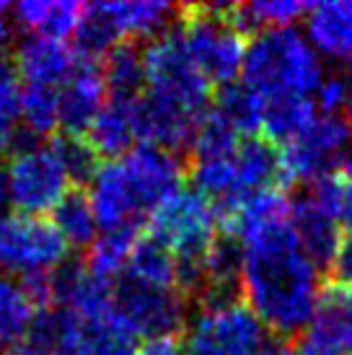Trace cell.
Wrapping results in <instances>:
<instances>
[{"instance_id":"6da1fadb","label":"cell","mask_w":352,"mask_h":355,"mask_svg":"<svg viewBox=\"0 0 352 355\" xmlns=\"http://www.w3.org/2000/svg\"><path fill=\"white\" fill-rule=\"evenodd\" d=\"M241 291L246 306L274 337L288 340L308 327L322 301L324 277L298 244L293 220L244 247Z\"/></svg>"},{"instance_id":"7a4b0ae2","label":"cell","mask_w":352,"mask_h":355,"mask_svg":"<svg viewBox=\"0 0 352 355\" xmlns=\"http://www.w3.org/2000/svg\"><path fill=\"white\" fill-rule=\"evenodd\" d=\"M238 76L241 86L264 104L288 96H311L322 83L324 68L306 34L288 26L249 37Z\"/></svg>"},{"instance_id":"3957f363","label":"cell","mask_w":352,"mask_h":355,"mask_svg":"<svg viewBox=\"0 0 352 355\" xmlns=\"http://www.w3.org/2000/svg\"><path fill=\"white\" fill-rule=\"evenodd\" d=\"M228 3H197L179 6V37L195 68L210 86H228L241 73L246 52V37L234 26Z\"/></svg>"},{"instance_id":"277c9868","label":"cell","mask_w":352,"mask_h":355,"mask_svg":"<svg viewBox=\"0 0 352 355\" xmlns=\"http://www.w3.org/2000/svg\"><path fill=\"white\" fill-rule=\"evenodd\" d=\"M146 96L202 122L213 104V86L195 68L179 29L166 31L143 47Z\"/></svg>"},{"instance_id":"5b68a950","label":"cell","mask_w":352,"mask_h":355,"mask_svg":"<svg viewBox=\"0 0 352 355\" xmlns=\"http://www.w3.org/2000/svg\"><path fill=\"white\" fill-rule=\"evenodd\" d=\"M352 153V132L337 114H316L311 125L280 150V184L316 182L334 174Z\"/></svg>"},{"instance_id":"8992f818","label":"cell","mask_w":352,"mask_h":355,"mask_svg":"<svg viewBox=\"0 0 352 355\" xmlns=\"http://www.w3.org/2000/svg\"><path fill=\"white\" fill-rule=\"evenodd\" d=\"M68 262V244L52 220L24 213L0 218V272L10 277L49 275Z\"/></svg>"},{"instance_id":"52a82bcc","label":"cell","mask_w":352,"mask_h":355,"mask_svg":"<svg viewBox=\"0 0 352 355\" xmlns=\"http://www.w3.org/2000/svg\"><path fill=\"white\" fill-rule=\"evenodd\" d=\"M10 205L24 216L52 213L60 200L73 189L68 171L52 146H29L10 156L6 168Z\"/></svg>"},{"instance_id":"ba28073f","label":"cell","mask_w":352,"mask_h":355,"mask_svg":"<svg viewBox=\"0 0 352 355\" xmlns=\"http://www.w3.org/2000/svg\"><path fill=\"white\" fill-rule=\"evenodd\" d=\"M186 301L176 288H150L127 275L112 283V309L135 337H179L186 329Z\"/></svg>"},{"instance_id":"9c48e42d","label":"cell","mask_w":352,"mask_h":355,"mask_svg":"<svg viewBox=\"0 0 352 355\" xmlns=\"http://www.w3.org/2000/svg\"><path fill=\"white\" fill-rule=\"evenodd\" d=\"M117 161L125 184L143 218L150 216L164 200L184 187V158L176 153H168L156 146H135Z\"/></svg>"},{"instance_id":"30bf717a","label":"cell","mask_w":352,"mask_h":355,"mask_svg":"<svg viewBox=\"0 0 352 355\" xmlns=\"http://www.w3.org/2000/svg\"><path fill=\"white\" fill-rule=\"evenodd\" d=\"M298 355H352V291L324 288L316 314L298 335Z\"/></svg>"},{"instance_id":"8fae6325","label":"cell","mask_w":352,"mask_h":355,"mask_svg":"<svg viewBox=\"0 0 352 355\" xmlns=\"http://www.w3.org/2000/svg\"><path fill=\"white\" fill-rule=\"evenodd\" d=\"M186 327L205 337L218 355H254L267 343V329L244 301L223 309H200Z\"/></svg>"},{"instance_id":"7c38bea8","label":"cell","mask_w":352,"mask_h":355,"mask_svg":"<svg viewBox=\"0 0 352 355\" xmlns=\"http://www.w3.org/2000/svg\"><path fill=\"white\" fill-rule=\"evenodd\" d=\"M107 83L101 62L80 60L60 91V128L62 135L86 138L88 128L94 125L98 112L107 107Z\"/></svg>"},{"instance_id":"4fadbf2b","label":"cell","mask_w":352,"mask_h":355,"mask_svg":"<svg viewBox=\"0 0 352 355\" xmlns=\"http://www.w3.org/2000/svg\"><path fill=\"white\" fill-rule=\"evenodd\" d=\"M52 309H65L80 319H101L112 311V283L98 280L83 262H62L49 272Z\"/></svg>"},{"instance_id":"5bb4252c","label":"cell","mask_w":352,"mask_h":355,"mask_svg":"<svg viewBox=\"0 0 352 355\" xmlns=\"http://www.w3.org/2000/svg\"><path fill=\"white\" fill-rule=\"evenodd\" d=\"M78 62L80 58L68 42L37 37V34L24 37L13 52V68L21 80H26V86L55 89L73 76Z\"/></svg>"},{"instance_id":"9a60e30c","label":"cell","mask_w":352,"mask_h":355,"mask_svg":"<svg viewBox=\"0 0 352 355\" xmlns=\"http://www.w3.org/2000/svg\"><path fill=\"white\" fill-rule=\"evenodd\" d=\"M306 40L316 55L347 60L352 55V0L313 3L306 13Z\"/></svg>"},{"instance_id":"2e32d148","label":"cell","mask_w":352,"mask_h":355,"mask_svg":"<svg viewBox=\"0 0 352 355\" xmlns=\"http://www.w3.org/2000/svg\"><path fill=\"white\" fill-rule=\"evenodd\" d=\"M114 29L125 42L143 37L156 40L161 34L171 31L168 26L179 21V6L164 0H122V3H101Z\"/></svg>"},{"instance_id":"e0dca14e","label":"cell","mask_w":352,"mask_h":355,"mask_svg":"<svg viewBox=\"0 0 352 355\" xmlns=\"http://www.w3.org/2000/svg\"><path fill=\"white\" fill-rule=\"evenodd\" d=\"M10 10L24 31L65 42V37L76 34L86 6L76 0H24Z\"/></svg>"},{"instance_id":"ac0fdd59","label":"cell","mask_w":352,"mask_h":355,"mask_svg":"<svg viewBox=\"0 0 352 355\" xmlns=\"http://www.w3.org/2000/svg\"><path fill=\"white\" fill-rule=\"evenodd\" d=\"M234 171L244 200L264 189H274V184H280V150L259 135L241 138L234 153Z\"/></svg>"},{"instance_id":"d6986e66","label":"cell","mask_w":352,"mask_h":355,"mask_svg":"<svg viewBox=\"0 0 352 355\" xmlns=\"http://www.w3.org/2000/svg\"><path fill=\"white\" fill-rule=\"evenodd\" d=\"M290 220H293L295 239H298V244L306 254L311 257L316 265H332L337 247L342 241V228L337 226L326 213H322L306 195L293 200Z\"/></svg>"},{"instance_id":"ffe728a7","label":"cell","mask_w":352,"mask_h":355,"mask_svg":"<svg viewBox=\"0 0 352 355\" xmlns=\"http://www.w3.org/2000/svg\"><path fill=\"white\" fill-rule=\"evenodd\" d=\"M88 146L94 148L101 161H117L125 153L135 148V125H132V109L130 104L109 101L107 107L98 112L94 125L86 132Z\"/></svg>"},{"instance_id":"44dd1931","label":"cell","mask_w":352,"mask_h":355,"mask_svg":"<svg viewBox=\"0 0 352 355\" xmlns=\"http://www.w3.org/2000/svg\"><path fill=\"white\" fill-rule=\"evenodd\" d=\"M101 70H104V83H107V94L112 96V101L132 104L143 96L146 65H143V50L135 42H119L104 58Z\"/></svg>"},{"instance_id":"7402d4cb","label":"cell","mask_w":352,"mask_h":355,"mask_svg":"<svg viewBox=\"0 0 352 355\" xmlns=\"http://www.w3.org/2000/svg\"><path fill=\"white\" fill-rule=\"evenodd\" d=\"M311 3L303 0H254L238 3L231 8V21L244 37H254L259 31L288 29L295 21L306 19Z\"/></svg>"},{"instance_id":"603a6c76","label":"cell","mask_w":352,"mask_h":355,"mask_svg":"<svg viewBox=\"0 0 352 355\" xmlns=\"http://www.w3.org/2000/svg\"><path fill=\"white\" fill-rule=\"evenodd\" d=\"M37 319V309L31 304L26 288L19 277L0 272V345L16 347L26 343Z\"/></svg>"},{"instance_id":"cb8c5ba5","label":"cell","mask_w":352,"mask_h":355,"mask_svg":"<svg viewBox=\"0 0 352 355\" xmlns=\"http://www.w3.org/2000/svg\"><path fill=\"white\" fill-rule=\"evenodd\" d=\"M319 114L313 96H288V99L264 101L262 132L270 143H290L298 138Z\"/></svg>"},{"instance_id":"d4e9b609","label":"cell","mask_w":352,"mask_h":355,"mask_svg":"<svg viewBox=\"0 0 352 355\" xmlns=\"http://www.w3.org/2000/svg\"><path fill=\"white\" fill-rule=\"evenodd\" d=\"M13 60L0 52V158L16 156L29 148V135L19 128L21 83Z\"/></svg>"},{"instance_id":"484cf974","label":"cell","mask_w":352,"mask_h":355,"mask_svg":"<svg viewBox=\"0 0 352 355\" xmlns=\"http://www.w3.org/2000/svg\"><path fill=\"white\" fill-rule=\"evenodd\" d=\"M52 226L58 228V234L68 244V249L91 247L96 241L98 223L94 216V207H91V200H88V192H83L80 187L70 189L52 210Z\"/></svg>"},{"instance_id":"4316f807","label":"cell","mask_w":352,"mask_h":355,"mask_svg":"<svg viewBox=\"0 0 352 355\" xmlns=\"http://www.w3.org/2000/svg\"><path fill=\"white\" fill-rule=\"evenodd\" d=\"M125 275L150 288H176L174 254L150 234L137 236L135 247L130 252Z\"/></svg>"},{"instance_id":"83f0119b","label":"cell","mask_w":352,"mask_h":355,"mask_svg":"<svg viewBox=\"0 0 352 355\" xmlns=\"http://www.w3.org/2000/svg\"><path fill=\"white\" fill-rule=\"evenodd\" d=\"M137 236H140V231H130V228H125V231H104V236H96V241L88 247V257L83 265L98 280L114 283L127 270L130 252L135 247Z\"/></svg>"},{"instance_id":"f1b7e54d","label":"cell","mask_w":352,"mask_h":355,"mask_svg":"<svg viewBox=\"0 0 352 355\" xmlns=\"http://www.w3.org/2000/svg\"><path fill=\"white\" fill-rule=\"evenodd\" d=\"M21 130L34 138H55L60 128V91L47 86H26L21 89L19 104Z\"/></svg>"},{"instance_id":"f546056e","label":"cell","mask_w":352,"mask_h":355,"mask_svg":"<svg viewBox=\"0 0 352 355\" xmlns=\"http://www.w3.org/2000/svg\"><path fill=\"white\" fill-rule=\"evenodd\" d=\"M262 99L241 83L223 86L215 94V104H213V112H218L238 135H246V138H254L262 130Z\"/></svg>"},{"instance_id":"4dcf8cb0","label":"cell","mask_w":352,"mask_h":355,"mask_svg":"<svg viewBox=\"0 0 352 355\" xmlns=\"http://www.w3.org/2000/svg\"><path fill=\"white\" fill-rule=\"evenodd\" d=\"M241 143V135L225 122L218 112H207V117L200 122L195 132L192 148H189V161H215V158L234 156Z\"/></svg>"},{"instance_id":"1f68e13d","label":"cell","mask_w":352,"mask_h":355,"mask_svg":"<svg viewBox=\"0 0 352 355\" xmlns=\"http://www.w3.org/2000/svg\"><path fill=\"white\" fill-rule=\"evenodd\" d=\"M306 198L311 200L313 205L322 213L332 218L340 228L352 231V182L337 174L322 177L308 184Z\"/></svg>"},{"instance_id":"d6a6232c","label":"cell","mask_w":352,"mask_h":355,"mask_svg":"<svg viewBox=\"0 0 352 355\" xmlns=\"http://www.w3.org/2000/svg\"><path fill=\"white\" fill-rule=\"evenodd\" d=\"M55 153L60 156L62 161V166L68 171L70 182H73V187H80L88 184L94 174L98 171L101 166V158L94 153V148L88 146L86 138H76V135H55L52 143H49Z\"/></svg>"},{"instance_id":"836d02e7","label":"cell","mask_w":352,"mask_h":355,"mask_svg":"<svg viewBox=\"0 0 352 355\" xmlns=\"http://www.w3.org/2000/svg\"><path fill=\"white\" fill-rule=\"evenodd\" d=\"M350 94V83L340 73L324 76L319 89L313 91V104L319 109V114H337L344 107V99Z\"/></svg>"},{"instance_id":"e575fe53","label":"cell","mask_w":352,"mask_h":355,"mask_svg":"<svg viewBox=\"0 0 352 355\" xmlns=\"http://www.w3.org/2000/svg\"><path fill=\"white\" fill-rule=\"evenodd\" d=\"M329 275L334 277V286L352 291V231L342 234L337 254H334L332 265H329Z\"/></svg>"},{"instance_id":"d590c367","label":"cell","mask_w":352,"mask_h":355,"mask_svg":"<svg viewBox=\"0 0 352 355\" xmlns=\"http://www.w3.org/2000/svg\"><path fill=\"white\" fill-rule=\"evenodd\" d=\"M137 355H184V343L179 337H153L137 347Z\"/></svg>"},{"instance_id":"8d00e7d4","label":"cell","mask_w":352,"mask_h":355,"mask_svg":"<svg viewBox=\"0 0 352 355\" xmlns=\"http://www.w3.org/2000/svg\"><path fill=\"white\" fill-rule=\"evenodd\" d=\"M254 355H298V350H295L288 340H280V337H274V340H267L259 350H256Z\"/></svg>"},{"instance_id":"74e56055","label":"cell","mask_w":352,"mask_h":355,"mask_svg":"<svg viewBox=\"0 0 352 355\" xmlns=\"http://www.w3.org/2000/svg\"><path fill=\"white\" fill-rule=\"evenodd\" d=\"M6 355H47L42 347H37V345H31L29 340L26 343H21V345H16V347H8V353Z\"/></svg>"},{"instance_id":"f35d334b","label":"cell","mask_w":352,"mask_h":355,"mask_svg":"<svg viewBox=\"0 0 352 355\" xmlns=\"http://www.w3.org/2000/svg\"><path fill=\"white\" fill-rule=\"evenodd\" d=\"M10 202L8 198V179H6V171L0 168V218H3V213H6V205Z\"/></svg>"},{"instance_id":"ab89813d","label":"cell","mask_w":352,"mask_h":355,"mask_svg":"<svg viewBox=\"0 0 352 355\" xmlns=\"http://www.w3.org/2000/svg\"><path fill=\"white\" fill-rule=\"evenodd\" d=\"M6 10H8V6H6V3H0V47H3L6 40H8V21H6Z\"/></svg>"},{"instance_id":"60d3db41","label":"cell","mask_w":352,"mask_h":355,"mask_svg":"<svg viewBox=\"0 0 352 355\" xmlns=\"http://www.w3.org/2000/svg\"><path fill=\"white\" fill-rule=\"evenodd\" d=\"M344 122H347V128H350V132H352V86H350V94H347V99H344Z\"/></svg>"},{"instance_id":"b9f144b4","label":"cell","mask_w":352,"mask_h":355,"mask_svg":"<svg viewBox=\"0 0 352 355\" xmlns=\"http://www.w3.org/2000/svg\"><path fill=\"white\" fill-rule=\"evenodd\" d=\"M342 166H344V179H350L352 182V153L347 156V161H344Z\"/></svg>"},{"instance_id":"7bdbcfd3","label":"cell","mask_w":352,"mask_h":355,"mask_svg":"<svg viewBox=\"0 0 352 355\" xmlns=\"http://www.w3.org/2000/svg\"><path fill=\"white\" fill-rule=\"evenodd\" d=\"M347 65H350V70H352V55H350V58H347Z\"/></svg>"}]
</instances>
